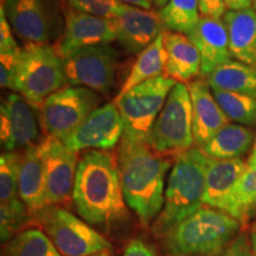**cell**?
Segmentation results:
<instances>
[{
  "instance_id": "1",
  "label": "cell",
  "mask_w": 256,
  "mask_h": 256,
  "mask_svg": "<svg viewBox=\"0 0 256 256\" xmlns=\"http://www.w3.org/2000/svg\"><path fill=\"white\" fill-rule=\"evenodd\" d=\"M72 203L86 222L104 232L127 220L116 153L92 150L80 158Z\"/></svg>"
},
{
  "instance_id": "2",
  "label": "cell",
  "mask_w": 256,
  "mask_h": 256,
  "mask_svg": "<svg viewBox=\"0 0 256 256\" xmlns=\"http://www.w3.org/2000/svg\"><path fill=\"white\" fill-rule=\"evenodd\" d=\"M118 164L127 206L144 226L156 220L165 200V176L171 158L156 152L142 139L122 136Z\"/></svg>"
},
{
  "instance_id": "3",
  "label": "cell",
  "mask_w": 256,
  "mask_h": 256,
  "mask_svg": "<svg viewBox=\"0 0 256 256\" xmlns=\"http://www.w3.org/2000/svg\"><path fill=\"white\" fill-rule=\"evenodd\" d=\"M208 156L198 147L176 156L165 190L162 212L153 222V232L160 238L204 206Z\"/></svg>"
},
{
  "instance_id": "4",
  "label": "cell",
  "mask_w": 256,
  "mask_h": 256,
  "mask_svg": "<svg viewBox=\"0 0 256 256\" xmlns=\"http://www.w3.org/2000/svg\"><path fill=\"white\" fill-rule=\"evenodd\" d=\"M241 226L226 212L203 206L159 238L168 256H208L229 244Z\"/></svg>"
},
{
  "instance_id": "5",
  "label": "cell",
  "mask_w": 256,
  "mask_h": 256,
  "mask_svg": "<svg viewBox=\"0 0 256 256\" xmlns=\"http://www.w3.org/2000/svg\"><path fill=\"white\" fill-rule=\"evenodd\" d=\"M68 86L63 60L55 48L43 44H26L22 48L14 78L18 92L36 110L54 92Z\"/></svg>"
},
{
  "instance_id": "6",
  "label": "cell",
  "mask_w": 256,
  "mask_h": 256,
  "mask_svg": "<svg viewBox=\"0 0 256 256\" xmlns=\"http://www.w3.org/2000/svg\"><path fill=\"white\" fill-rule=\"evenodd\" d=\"M146 142L160 154L176 158L194 146L192 106L188 84L177 83L147 134Z\"/></svg>"
},
{
  "instance_id": "7",
  "label": "cell",
  "mask_w": 256,
  "mask_h": 256,
  "mask_svg": "<svg viewBox=\"0 0 256 256\" xmlns=\"http://www.w3.org/2000/svg\"><path fill=\"white\" fill-rule=\"evenodd\" d=\"M34 222L46 232L63 256H90L112 248L110 241L94 226L64 208L48 206Z\"/></svg>"
},
{
  "instance_id": "8",
  "label": "cell",
  "mask_w": 256,
  "mask_h": 256,
  "mask_svg": "<svg viewBox=\"0 0 256 256\" xmlns=\"http://www.w3.org/2000/svg\"><path fill=\"white\" fill-rule=\"evenodd\" d=\"M176 84L174 80L160 76L136 86L126 94L116 96L113 102L122 118L124 136L146 140L170 92Z\"/></svg>"
},
{
  "instance_id": "9",
  "label": "cell",
  "mask_w": 256,
  "mask_h": 256,
  "mask_svg": "<svg viewBox=\"0 0 256 256\" xmlns=\"http://www.w3.org/2000/svg\"><path fill=\"white\" fill-rule=\"evenodd\" d=\"M101 95L83 87L66 86L51 94L42 104V126L48 136L63 142L100 107Z\"/></svg>"
},
{
  "instance_id": "10",
  "label": "cell",
  "mask_w": 256,
  "mask_h": 256,
  "mask_svg": "<svg viewBox=\"0 0 256 256\" xmlns=\"http://www.w3.org/2000/svg\"><path fill=\"white\" fill-rule=\"evenodd\" d=\"M62 60L68 86L88 88L100 95H108L113 89L118 52L110 44L80 49Z\"/></svg>"
},
{
  "instance_id": "11",
  "label": "cell",
  "mask_w": 256,
  "mask_h": 256,
  "mask_svg": "<svg viewBox=\"0 0 256 256\" xmlns=\"http://www.w3.org/2000/svg\"><path fill=\"white\" fill-rule=\"evenodd\" d=\"M40 148L46 170L48 206H69L72 203L78 153L48 136L40 142Z\"/></svg>"
},
{
  "instance_id": "12",
  "label": "cell",
  "mask_w": 256,
  "mask_h": 256,
  "mask_svg": "<svg viewBox=\"0 0 256 256\" xmlns=\"http://www.w3.org/2000/svg\"><path fill=\"white\" fill-rule=\"evenodd\" d=\"M124 126L116 104L108 102L92 112L63 144L74 152L112 151L124 136Z\"/></svg>"
},
{
  "instance_id": "13",
  "label": "cell",
  "mask_w": 256,
  "mask_h": 256,
  "mask_svg": "<svg viewBox=\"0 0 256 256\" xmlns=\"http://www.w3.org/2000/svg\"><path fill=\"white\" fill-rule=\"evenodd\" d=\"M116 40L113 18L98 17L68 8L64 10V28L54 46L60 58L84 48L110 44Z\"/></svg>"
},
{
  "instance_id": "14",
  "label": "cell",
  "mask_w": 256,
  "mask_h": 256,
  "mask_svg": "<svg viewBox=\"0 0 256 256\" xmlns=\"http://www.w3.org/2000/svg\"><path fill=\"white\" fill-rule=\"evenodd\" d=\"M22 152H4L0 156V230L2 241H10L31 216L19 196Z\"/></svg>"
},
{
  "instance_id": "15",
  "label": "cell",
  "mask_w": 256,
  "mask_h": 256,
  "mask_svg": "<svg viewBox=\"0 0 256 256\" xmlns=\"http://www.w3.org/2000/svg\"><path fill=\"white\" fill-rule=\"evenodd\" d=\"M40 128L34 107L18 92H8L0 108V142L5 152L37 145Z\"/></svg>"
},
{
  "instance_id": "16",
  "label": "cell",
  "mask_w": 256,
  "mask_h": 256,
  "mask_svg": "<svg viewBox=\"0 0 256 256\" xmlns=\"http://www.w3.org/2000/svg\"><path fill=\"white\" fill-rule=\"evenodd\" d=\"M12 30L26 44H49L54 16L48 0H2Z\"/></svg>"
},
{
  "instance_id": "17",
  "label": "cell",
  "mask_w": 256,
  "mask_h": 256,
  "mask_svg": "<svg viewBox=\"0 0 256 256\" xmlns=\"http://www.w3.org/2000/svg\"><path fill=\"white\" fill-rule=\"evenodd\" d=\"M114 19L116 40L128 54L139 55L165 31L158 12L134 6H124Z\"/></svg>"
},
{
  "instance_id": "18",
  "label": "cell",
  "mask_w": 256,
  "mask_h": 256,
  "mask_svg": "<svg viewBox=\"0 0 256 256\" xmlns=\"http://www.w3.org/2000/svg\"><path fill=\"white\" fill-rule=\"evenodd\" d=\"M192 106V130L194 147H202L215 134L229 124L218 102L212 94L209 83L196 78L188 84Z\"/></svg>"
},
{
  "instance_id": "19",
  "label": "cell",
  "mask_w": 256,
  "mask_h": 256,
  "mask_svg": "<svg viewBox=\"0 0 256 256\" xmlns=\"http://www.w3.org/2000/svg\"><path fill=\"white\" fill-rule=\"evenodd\" d=\"M188 37L200 51V78H208L216 68L232 60L223 19L200 17V23Z\"/></svg>"
},
{
  "instance_id": "20",
  "label": "cell",
  "mask_w": 256,
  "mask_h": 256,
  "mask_svg": "<svg viewBox=\"0 0 256 256\" xmlns=\"http://www.w3.org/2000/svg\"><path fill=\"white\" fill-rule=\"evenodd\" d=\"M242 159H212L208 156L204 206L226 212L234 188L247 171Z\"/></svg>"
},
{
  "instance_id": "21",
  "label": "cell",
  "mask_w": 256,
  "mask_h": 256,
  "mask_svg": "<svg viewBox=\"0 0 256 256\" xmlns=\"http://www.w3.org/2000/svg\"><path fill=\"white\" fill-rule=\"evenodd\" d=\"M18 185L19 196L30 214L31 222H34V217L48 208L46 170L40 142L22 151Z\"/></svg>"
},
{
  "instance_id": "22",
  "label": "cell",
  "mask_w": 256,
  "mask_h": 256,
  "mask_svg": "<svg viewBox=\"0 0 256 256\" xmlns=\"http://www.w3.org/2000/svg\"><path fill=\"white\" fill-rule=\"evenodd\" d=\"M164 46L166 51L165 76L177 83H188L200 76L202 60L200 51L186 34L165 30Z\"/></svg>"
},
{
  "instance_id": "23",
  "label": "cell",
  "mask_w": 256,
  "mask_h": 256,
  "mask_svg": "<svg viewBox=\"0 0 256 256\" xmlns=\"http://www.w3.org/2000/svg\"><path fill=\"white\" fill-rule=\"evenodd\" d=\"M222 19L232 58L256 68V10H228Z\"/></svg>"
},
{
  "instance_id": "24",
  "label": "cell",
  "mask_w": 256,
  "mask_h": 256,
  "mask_svg": "<svg viewBox=\"0 0 256 256\" xmlns=\"http://www.w3.org/2000/svg\"><path fill=\"white\" fill-rule=\"evenodd\" d=\"M255 138L250 128L238 124H228L200 147V150L212 159H241L250 150L252 145H254Z\"/></svg>"
},
{
  "instance_id": "25",
  "label": "cell",
  "mask_w": 256,
  "mask_h": 256,
  "mask_svg": "<svg viewBox=\"0 0 256 256\" xmlns=\"http://www.w3.org/2000/svg\"><path fill=\"white\" fill-rule=\"evenodd\" d=\"M166 60L168 56L164 46V36L162 34L151 46L138 55V58L116 96L126 94L132 88L150 80L165 76Z\"/></svg>"
},
{
  "instance_id": "26",
  "label": "cell",
  "mask_w": 256,
  "mask_h": 256,
  "mask_svg": "<svg viewBox=\"0 0 256 256\" xmlns=\"http://www.w3.org/2000/svg\"><path fill=\"white\" fill-rule=\"evenodd\" d=\"M210 88L234 92L256 98V68L232 60L206 78Z\"/></svg>"
},
{
  "instance_id": "27",
  "label": "cell",
  "mask_w": 256,
  "mask_h": 256,
  "mask_svg": "<svg viewBox=\"0 0 256 256\" xmlns=\"http://www.w3.org/2000/svg\"><path fill=\"white\" fill-rule=\"evenodd\" d=\"M165 30L188 34L200 20L198 0H170L158 11Z\"/></svg>"
},
{
  "instance_id": "28",
  "label": "cell",
  "mask_w": 256,
  "mask_h": 256,
  "mask_svg": "<svg viewBox=\"0 0 256 256\" xmlns=\"http://www.w3.org/2000/svg\"><path fill=\"white\" fill-rule=\"evenodd\" d=\"M2 256H63L40 229L23 230L6 243Z\"/></svg>"
},
{
  "instance_id": "29",
  "label": "cell",
  "mask_w": 256,
  "mask_h": 256,
  "mask_svg": "<svg viewBox=\"0 0 256 256\" xmlns=\"http://www.w3.org/2000/svg\"><path fill=\"white\" fill-rule=\"evenodd\" d=\"M256 211V168H247L234 188L226 214L247 224Z\"/></svg>"
},
{
  "instance_id": "30",
  "label": "cell",
  "mask_w": 256,
  "mask_h": 256,
  "mask_svg": "<svg viewBox=\"0 0 256 256\" xmlns=\"http://www.w3.org/2000/svg\"><path fill=\"white\" fill-rule=\"evenodd\" d=\"M229 121L246 127L256 126V98L238 92L211 88Z\"/></svg>"
},
{
  "instance_id": "31",
  "label": "cell",
  "mask_w": 256,
  "mask_h": 256,
  "mask_svg": "<svg viewBox=\"0 0 256 256\" xmlns=\"http://www.w3.org/2000/svg\"><path fill=\"white\" fill-rule=\"evenodd\" d=\"M70 8L98 17L116 18L124 11V4L118 0H68Z\"/></svg>"
},
{
  "instance_id": "32",
  "label": "cell",
  "mask_w": 256,
  "mask_h": 256,
  "mask_svg": "<svg viewBox=\"0 0 256 256\" xmlns=\"http://www.w3.org/2000/svg\"><path fill=\"white\" fill-rule=\"evenodd\" d=\"M20 50L0 52V84L2 89L14 92V78Z\"/></svg>"
},
{
  "instance_id": "33",
  "label": "cell",
  "mask_w": 256,
  "mask_h": 256,
  "mask_svg": "<svg viewBox=\"0 0 256 256\" xmlns=\"http://www.w3.org/2000/svg\"><path fill=\"white\" fill-rule=\"evenodd\" d=\"M208 256H254L250 238L244 232H240L229 244Z\"/></svg>"
},
{
  "instance_id": "34",
  "label": "cell",
  "mask_w": 256,
  "mask_h": 256,
  "mask_svg": "<svg viewBox=\"0 0 256 256\" xmlns=\"http://www.w3.org/2000/svg\"><path fill=\"white\" fill-rule=\"evenodd\" d=\"M14 34L11 24L6 18L4 8H0V52H12L22 49L18 46Z\"/></svg>"
},
{
  "instance_id": "35",
  "label": "cell",
  "mask_w": 256,
  "mask_h": 256,
  "mask_svg": "<svg viewBox=\"0 0 256 256\" xmlns=\"http://www.w3.org/2000/svg\"><path fill=\"white\" fill-rule=\"evenodd\" d=\"M202 17H212L222 19L228 8L224 0H198Z\"/></svg>"
},
{
  "instance_id": "36",
  "label": "cell",
  "mask_w": 256,
  "mask_h": 256,
  "mask_svg": "<svg viewBox=\"0 0 256 256\" xmlns=\"http://www.w3.org/2000/svg\"><path fill=\"white\" fill-rule=\"evenodd\" d=\"M124 256H156L153 249L147 246L142 240L133 238L127 243Z\"/></svg>"
},
{
  "instance_id": "37",
  "label": "cell",
  "mask_w": 256,
  "mask_h": 256,
  "mask_svg": "<svg viewBox=\"0 0 256 256\" xmlns=\"http://www.w3.org/2000/svg\"><path fill=\"white\" fill-rule=\"evenodd\" d=\"M224 2L228 10H232V11L252 8V5H254V0H224Z\"/></svg>"
},
{
  "instance_id": "38",
  "label": "cell",
  "mask_w": 256,
  "mask_h": 256,
  "mask_svg": "<svg viewBox=\"0 0 256 256\" xmlns=\"http://www.w3.org/2000/svg\"><path fill=\"white\" fill-rule=\"evenodd\" d=\"M124 5L134 6V8H139L144 10H152L153 8V0H118Z\"/></svg>"
},
{
  "instance_id": "39",
  "label": "cell",
  "mask_w": 256,
  "mask_h": 256,
  "mask_svg": "<svg viewBox=\"0 0 256 256\" xmlns=\"http://www.w3.org/2000/svg\"><path fill=\"white\" fill-rule=\"evenodd\" d=\"M249 238H250L252 252H254V256H256V220L252 223V226L250 236H249Z\"/></svg>"
},
{
  "instance_id": "40",
  "label": "cell",
  "mask_w": 256,
  "mask_h": 256,
  "mask_svg": "<svg viewBox=\"0 0 256 256\" xmlns=\"http://www.w3.org/2000/svg\"><path fill=\"white\" fill-rule=\"evenodd\" d=\"M247 164H248L249 168H256V138H255L254 145H252V151L250 153V156H249Z\"/></svg>"
},
{
  "instance_id": "41",
  "label": "cell",
  "mask_w": 256,
  "mask_h": 256,
  "mask_svg": "<svg viewBox=\"0 0 256 256\" xmlns=\"http://www.w3.org/2000/svg\"><path fill=\"white\" fill-rule=\"evenodd\" d=\"M170 0H153V4H154L156 8H158L159 10L162 8L164 6L168 4Z\"/></svg>"
},
{
  "instance_id": "42",
  "label": "cell",
  "mask_w": 256,
  "mask_h": 256,
  "mask_svg": "<svg viewBox=\"0 0 256 256\" xmlns=\"http://www.w3.org/2000/svg\"><path fill=\"white\" fill-rule=\"evenodd\" d=\"M90 256H112L110 252H98V254H95V255H90Z\"/></svg>"
},
{
  "instance_id": "43",
  "label": "cell",
  "mask_w": 256,
  "mask_h": 256,
  "mask_svg": "<svg viewBox=\"0 0 256 256\" xmlns=\"http://www.w3.org/2000/svg\"><path fill=\"white\" fill-rule=\"evenodd\" d=\"M254 6H255V10H256V0H254Z\"/></svg>"
},
{
  "instance_id": "44",
  "label": "cell",
  "mask_w": 256,
  "mask_h": 256,
  "mask_svg": "<svg viewBox=\"0 0 256 256\" xmlns=\"http://www.w3.org/2000/svg\"></svg>"
}]
</instances>
